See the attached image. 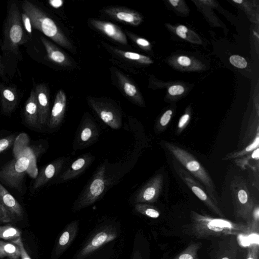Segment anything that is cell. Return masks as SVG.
<instances>
[{
  "instance_id": "cell-1",
  "label": "cell",
  "mask_w": 259,
  "mask_h": 259,
  "mask_svg": "<svg viewBox=\"0 0 259 259\" xmlns=\"http://www.w3.org/2000/svg\"><path fill=\"white\" fill-rule=\"evenodd\" d=\"M190 218V224L184 227L183 232L197 239L236 236L246 234L251 231L246 224L214 218L192 210Z\"/></svg>"
},
{
  "instance_id": "cell-2",
  "label": "cell",
  "mask_w": 259,
  "mask_h": 259,
  "mask_svg": "<svg viewBox=\"0 0 259 259\" xmlns=\"http://www.w3.org/2000/svg\"><path fill=\"white\" fill-rule=\"evenodd\" d=\"M21 6L22 12L30 18L32 28L42 32L61 47L73 53L75 52L74 47L70 40L40 7L28 1H23Z\"/></svg>"
},
{
  "instance_id": "cell-3",
  "label": "cell",
  "mask_w": 259,
  "mask_h": 259,
  "mask_svg": "<svg viewBox=\"0 0 259 259\" xmlns=\"http://www.w3.org/2000/svg\"><path fill=\"white\" fill-rule=\"evenodd\" d=\"M163 145L186 170L203 185L209 196L218 204L217 192L212 179L199 161L187 150L172 143L164 141Z\"/></svg>"
},
{
  "instance_id": "cell-4",
  "label": "cell",
  "mask_w": 259,
  "mask_h": 259,
  "mask_svg": "<svg viewBox=\"0 0 259 259\" xmlns=\"http://www.w3.org/2000/svg\"><path fill=\"white\" fill-rule=\"evenodd\" d=\"M28 38L22 24L19 8L16 3L11 2L8 7L3 25L2 50L17 55L20 46L26 43Z\"/></svg>"
},
{
  "instance_id": "cell-5",
  "label": "cell",
  "mask_w": 259,
  "mask_h": 259,
  "mask_svg": "<svg viewBox=\"0 0 259 259\" xmlns=\"http://www.w3.org/2000/svg\"><path fill=\"white\" fill-rule=\"evenodd\" d=\"M234 214L237 220H242L249 226L251 212L256 203L249 191L246 180L235 176L230 184Z\"/></svg>"
},
{
  "instance_id": "cell-6",
  "label": "cell",
  "mask_w": 259,
  "mask_h": 259,
  "mask_svg": "<svg viewBox=\"0 0 259 259\" xmlns=\"http://www.w3.org/2000/svg\"><path fill=\"white\" fill-rule=\"evenodd\" d=\"M87 102L100 119L109 127L117 130L121 126V111L119 106L106 97L88 96Z\"/></svg>"
},
{
  "instance_id": "cell-7",
  "label": "cell",
  "mask_w": 259,
  "mask_h": 259,
  "mask_svg": "<svg viewBox=\"0 0 259 259\" xmlns=\"http://www.w3.org/2000/svg\"><path fill=\"white\" fill-rule=\"evenodd\" d=\"M106 167L102 165L97 170L91 181L74 203V212L88 207L96 201L103 193L106 185Z\"/></svg>"
},
{
  "instance_id": "cell-8",
  "label": "cell",
  "mask_w": 259,
  "mask_h": 259,
  "mask_svg": "<svg viewBox=\"0 0 259 259\" xmlns=\"http://www.w3.org/2000/svg\"><path fill=\"white\" fill-rule=\"evenodd\" d=\"M118 234L117 229L111 225L100 228L77 251L74 259H85L103 245L115 240Z\"/></svg>"
},
{
  "instance_id": "cell-9",
  "label": "cell",
  "mask_w": 259,
  "mask_h": 259,
  "mask_svg": "<svg viewBox=\"0 0 259 259\" xmlns=\"http://www.w3.org/2000/svg\"><path fill=\"white\" fill-rule=\"evenodd\" d=\"M14 154V158L0 170V178L10 187L20 189L22 181L29 168L30 161L23 155Z\"/></svg>"
},
{
  "instance_id": "cell-10",
  "label": "cell",
  "mask_w": 259,
  "mask_h": 259,
  "mask_svg": "<svg viewBox=\"0 0 259 259\" xmlns=\"http://www.w3.org/2000/svg\"><path fill=\"white\" fill-rule=\"evenodd\" d=\"M172 165L176 172L182 181L191 190L192 192L200 199L212 212L221 218L224 214L207 193L201 184L192 176L184 168L181 167L175 161H172Z\"/></svg>"
},
{
  "instance_id": "cell-11",
  "label": "cell",
  "mask_w": 259,
  "mask_h": 259,
  "mask_svg": "<svg viewBox=\"0 0 259 259\" xmlns=\"http://www.w3.org/2000/svg\"><path fill=\"white\" fill-rule=\"evenodd\" d=\"M111 71L115 85L122 95L133 104L142 105V97L134 81L116 68L112 67Z\"/></svg>"
},
{
  "instance_id": "cell-12",
  "label": "cell",
  "mask_w": 259,
  "mask_h": 259,
  "mask_svg": "<svg viewBox=\"0 0 259 259\" xmlns=\"http://www.w3.org/2000/svg\"><path fill=\"white\" fill-rule=\"evenodd\" d=\"M163 181L162 173L153 176L136 194V203H152L156 201L162 193Z\"/></svg>"
},
{
  "instance_id": "cell-13",
  "label": "cell",
  "mask_w": 259,
  "mask_h": 259,
  "mask_svg": "<svg viewBox=\"0 0 259 259\" xmlns=\"http://www.w3.org/2000/svg\"><path fill=\"white\" fill-rule=\"evenodd\" d=\"M103 13L110 18L131 26H138L142 21L140 14L124 7H107L103 9Z\"/></svg>"
},
{
  "instance_id": "cell-14",
  "label": "cell",
  "mask_w": 259,
  "mask_h": 259,
  "mask_svg": "<svg viewBox=\"0 0 259 259\" xmlns=\"http://www.w3.org/2000/svg\"><path fill=\"white\" fill-rule=\"evenodd\" d=\"M78 226V221L75 220L65 227L56 242L51 259H58L70 246L77 235Z\"/></svg>"
},
{
  "instance_id": "cell-15",
  "label": "cell",
  "mask_w": 259,
  "mask_h": 259,
  "mask_svg": "<svg viewBox=\"0 0 259 259\" xmlns=\"http://www.w3.org/2000/svg\"><path fill=\"white\" fill-rule=\"evenodd\" d=\"M90 24L114 41L122 45H127L128 41L125 32L118 25L108 21L95 18L89 20Z\"/></svg>"
},
{
  "instance_id": "cell-16",
  "label": "cell",
  "mask_w": 259,
  "mask_h": 259,
  "mask_svg": "<svg viewBox=\"0 0 259 259\" xmlns=\"http://www.w3.org/2000/svg\"><path fill=\"white\" fill-rule=\"evenodd\" d=\"M28 136L24 133L19 135L16 139L13 148L14 153H18L27 157L30 161L27 172L30 176L35 178L37 175L36 158L32 150L28 146Z\"/></svg>"
},
{
  "instance_id": "cell-17",
  "label": "cell",
  "mask_w": 259,
  "mask_h": 259,
  "mask_svg": "<svg viewBox=\"0 0 259 259\" xmlns=\"http://www.w3.org/2000/svg\"><path fill=\"white\" fill-rule=\"evenodd\" d=\"M0 204L6 210L12 222L20 220L23 210L15 198L0 184Z\"/></svg>"
},
{
  "instance_id": "cell-18",
  "label": "cell",
  "mask_w": 259,
  "mask_h": 259,
  "mask_svg": "<svg viewBox=\"0 0 259 259\" xmlns=\"http://www.w3.org/2000/svg\"><path fill=\"white\" fill-rule=\"evenodd\" d=\"M34 91L38 105L39 123L45 125L48 122L50 110L49 89L45 83H39L36 85Z\"/></svg>"
},
{
  "instance_id": "cell-19",
  "label": "cell",
  "mask_w": 259,
  "mask_h": 259,
  "mask_svg": "<svg viewBox=\"0 0 259 259\" xmlns=\"http://www.w3.org/2000/svg\"><path fill=\"white\" fill-rule=\"evenodd\" d=\"M41 41L46 50L48 59L56 65L62 67H70L73 62L70 57L52 41L44 37Z\"/></svg>"
},
{
  "instance_id": "cell-20",
  "label": "cell",
  "mask_w": 259,
  "mask_h": 259,
  "mask_svg": "<svg viewBox=\"0 0 259 259\" xmlns=\"http://www.w3.org/2000/svg\"><path fill=\"white\" fill-rule=\"evenodd\" d=\"M67 105V97L64 91L59 90L55 96L54 105L48 120V125L50 128H55L61 123L65 112Z\"/></svg>"
},
{
  "instance_id": "cell-21",
  "label": "cell",
  "mask_w": 259,
  "mask_h": 259,
  "mask_svg": "<svg viewBox=\"0 0 259 259\" xmlns=\"http://www.w3.org/2000/svg\"><path fill=\"white\" fill-rule=\"evenodd\" d=\"M102 44L113 56L128 62L142 64H148L152 63V61L147 56L135 52L120 50L104 41H102Z\"/></svg>"
},
{
  "instance_id": "cell-22",
  "label": "cell",
  "mask_w": 259,
  "mask_h": 259,
  "mask_svg": "<svg viewBox=\"0 0 259 259\" xmlns=\"http://www.w3.org/2000/svg\"><path fill=\"white\" fill-rule=\"evenodd\" d=\"M63 163L64 160L59 159L46 166L37 176L33 188L37 189L46 184L61 170Z\"/></svg>"
},
{
  "instance_id": "cell-23",
  "label": "cell",
  "mask_w": 259,
  "mask_h": 259,
  "mask_svg": "<svg viewBox=\"0 0 259 259\" xmlns=\"http://www.w3.org/2000/svg\"><path fill=\"white\" fill-rule=\"evenodd\" d=\"M98 135V131L95 123L88 117L82 124L77 141L81 146H86L94 142Z\"/></svg>"
},
{
  "instance_id": "cell-24",
  "label": "cell",
  "mask_w": 259,
  "mask_h": 259,
  "mask_svg": "<svg viewBox=\"0 0 259 259\" xmlns=\"http://www.w3.org/2000/svg\"><path fill=\"white\" fill-rule=\"evenodd\" d=\"M2 108L5 113H10L16 108L18 101L16 90L9 86L0 84Z\"/></svg>"
},
{
  "instance_id": "cell-25",
  "label": "cell",
  "mask_w": 259,
  "mask_h": 259,
  "mask_svg": "<svg viewBox=\"0 0 259 259\" xmlns=\"http://www.w3.org/2000/svg\"><path fill=\"white\" fill-rule=\"evenodd\" d=\"M93 160L92 156L90 154H84L79 157L61 175V180L66 181L75 178L84 171Z\"/></svg>"
},
{
  "instance_id": "cell-26",
  "label": "cell",
  "mask_w": 259,
  "mask_h": 259,
  "mask_svg": "<svg viewBox=\"0 0 259 259\" xmlns=\"http://www.w3.org/2000/svg\"><path fill=\"white\" fill-rule=\"evenodd\" d=\"M26 122L30 126H36L39 123L38 108L34 89H32L24 108Z\"/></svg>"
},
{
  "instance_id": "cell-27",
  "label": "cell",
  "mask_w": 259,
  "mask_h": 259,
  "mask_svg": "<svg viewBox=\"0 0 259 259\" xmlns=\"http://www.w3.org/2000/svg\"><path fill=\"white\" fill-rule=\"evenodd\" d=\"M259 147V128L255 133L254 139L251 143L243 149L238 151L227 154L224 159L230 160L241 158L251 153L254 150Z\"/></svg>"
},
{
  "instance_id": "cell-28",
  "label": "cell",
  "mask_w": 259,
  "mask_h": 259,
  "mask_svg": "<svg viewBox=\"0 0 259 259\" xmlns=\"http://www.w3.org/2000/svg\"><path fill=\"white\" fill-rule=\"evenodd\" d=\"M6 257L9 259H19V248L14 243L0 241V258Z\"/></svg>"
},
{
  "instance_id": "cell-29",
  "label": "cell",
  "mask_w": 259,
  "mask_h": 259,
  "mask_svg": "<svg viewBox=\"0 0 259 259\" xmlns=\"http://www.w3.org/2000/svg\"><path fill=\"white\" fill-rule=\"evenodd\" d=\"M201 247L200 242H191L174 259H198V252Z\"/></svg>"
},
{
  "instance_id": "cell-30",
  "label": "cell",
  "mask_w": 259,
  "mask_h": 259,
  "mask_svg": "<svg viewBox=\"0 0 259 259\" xmlns=\"http://www.w3.org/2000/svg\"><path fill=\"white\" fill-rule=\"evenodd\" d=\"M135 208L139 213L152 219L158 218L160 214L159 211L155 206L148 203H136Z\"/></svg>"
},
{
  "instance_id": "cell-31",
  "label": "cell",
  "mask_w": 259,
  "mask_h": 259,
  "mask_svg": "<svg viewBox=\"0 0 259 259\" xmlns=\"http://www.w3.org/2000/svg\"><path fill=\"white\" fill-rule=\"evenodd\" d=\"M21 237V231L10 225L0 226V239L15 240Z\"/></svg>"
},
{
  "instance_id": "cell-32",
  "label": "cell",
  "mask_w": 259,
  "mask_h": 259,
  "mask_svg": "<svg viewBox=\"0 0 259 259\" xmlns=\"http://www.w3.org/2000/svg\"><path fill=\"white\" fill-rule=\"evenodd\" d=\"M172 111L171 110L166 111L161 116L156 128L158 132H162L167 127L170 121Z\"/></svg>"
},
{
  "instance_id": "cell-33",
  "label": "cell",
  "mask_w": 259,
  "mask_h": 259,
  "mask_svg": "<svg viewBox=\"0 0 259 259\" xmlns=\"http://www.w3.org/2000/svg\"><path fill=\"white\" fill-rule=\"evenodd\" d=\"M236 245L226 247L221 251L217 259H236L237 256Z\"/></svg>"
},
{
  "instance_id": "cell-34",
  "label": "cell",
  "mask_w": 259,
  "mask_h": 259,
  "mask_svg": "<svg viewBox=\"0 0 259 259\" xmlns=\"http://www.w3.org/2000/svg\"><path fill=\"white\" fill-rule=\"evenodd\" d=\"M259 223V206L258 203H255L251 212L250 221L249 227L251 231L258 230Z\"/></svg>"
},
{
  "instance_id": "cell-35",
  "label": "cell",
  "mask_w": 259,
  "mask_h": 259,
  "mask_svg": "<svg viewBox=\"0 0 259 259\" xmlns=\"http://www.w3.org/2000/svg\"><path fill=\"white\" fill-rule=\"evenodd\" d=\"M125 33L133 42L141 48H146L150 45L149 42L146 39L139 37L129 31L125 30Z\"/></svg>"
},
{
  "instance_id": "cell-36",
  "label": "cell",
  "mask_w": 259,
  "mask_h": 259,
  "mask_svg": "<svg viewBox=\"0 0 259 259\" xmlns=\"http://www.w3.org/2000/svg\"><path fill=\"white\" fill-rule=\"evenodd\" d=\"M190 119L189 113H186L180 118L177 127V134H181L187 126Z\"/></svg>"
},
{
  "instance_id": "cell-37",
  "label": "cell",
  "mask_w": 259,
  "mask_h": 259,
  "mask_svg": "<svg viewBox=\"0 0 259 259\" xmlns=\"http://www.w3.org/2000/svg\"><path fill=\"white\" fill-rule=\"evenodd\" d=\"M230 63L234 66L239 68H244L247 66V61L246 60L238 55H232L230 58Z\"/></svg>"
},
{
  "instance_id": "cell-38",
  "label": "cell",
  "mask_w": 259,
  "mask_h": 259,
  "mask_svg": "<svg viewBox=\"0 0 259 259\" xmlns=\"http://www.w3.org/2000/svg\"><path fill=\"white\" fill-rule=\"evenodd\" d=\"M246 259H259V247L258 243L252 244L249 246Z\"/></svg>"
},
{
  "instance_id": "cell-39",
  "label": "cell",
  "mask_w": 259,
  "mask_h": 259,
  "mask_svg": "<svg viewBox=\"0 0 259 259\" xmlns=\"http://www.w3.org/2000/svg\"><path fill=\"white\" fill-rule=\"evenodd\" d=\"M22 22L25 31L30 36L32 32V27L29 16L24 12L21 13Z\"/></svg>"
},
{
  "instance_id": "cell-40",
  "label": "cell",
  "mask_w": 259,
  "mask_h": 259,
  "mask_svg": "<svg viewBox=\"0 0 259 259\" xmlns=\"http://www.w3.org/2000/svg\"><path fill=\"white\" fill-rule=\"evenodd\" d=\"M11 242L18 246L20 252L21 259H31L24 247L21 237Z\"/></svg>"
},
{
  "instance_id": "cell-41",
  "label": "cell",
  "mask_w": 259,
  "mask_h": 259,
  "mask_svg": "<svg viewBox=\"0 0 259 259\" xmlns=\"http://www.w3.org/2000/svg\"><path fill=\"white\" fill-rule=\"evenodd\" d=\"M14 140L13 136L7 137L0 140V153L7 149Z\"/></svg>"
},
{
  "instance_id": "cell-42",
  "label": "cell",
  "mask_w": 259,
  "mask_h": 259,
  "mask_svg": "<svg viewBox=\"0 0 259 259\" xmlns=\"http://www.w3.org/2000/svg\"><path fill=\"white\" fill-rule=\"evenodd\" d=\"M184 92V88L180 85H175L170 87L168 89V93L172 96L181 95Z\"/></svg>"
},
{
  "instance_id": "cell-43",
  "label": "cell",
  "mask_w": 259,
  "mask_h": 259,
  "mask_svg": "<svg viewBox=\"0 0 259 259\" xmlns=\"http://www.w3.org/2000/svg\"><path fill=\"white\" fill-rule=\"evenodd\" d=\"M12 221L8 213L0 204V223H10Z\"/></svg>"
},
{
  "instance_id": "cell-44",
  "label": "cell",
  "mask_w": 259,
  "mask_h": 259,
  "mask_svg": "<svg viewBox=\"0 0 259 259\" xmlns=\"http://www.w3.org/2000/svg\"><path fill=\"white\" fill-rule=\"evenodd\" d=\"M178 63L184 66H188L191 64L190 59L186 56H180L178 59Z\"/></svg>"
},
{
  "instance_id": "cell-45",
  "label": "cell",
  "mask_w": 259,
  "mask_h": 259,
  "mask_svg": "<svg viewBox=\"0 0 259 259\" xmlns=\"http://www.w3.org/2000/svg\"><path fill=\"white\" fill-rule=\"evenodd\" d=\"M131 259H144L141 251L134 246Z\"/></svg>"
},
{
  "instance_id": "cell-46",
  "label": "cell",
  "mask_w": 259,
  "mask_h": 259,
  "mask_svg": "<svg viewBox=\"0 0 259 259\" xmlns=\"http://www.w3.org/2000/svg\"><path fill=\"white\" fill-rule=\"evenodd\" d=\"M63 1L62 0H51L49 1V5L54 8L58 9L63 5Z\"/></svg>"
},
{
  "instance_id": "cell-47",
  "label": "cell",
  "mask_w": 259,
  "mask_h": 259,
  "mask_svg": "<svg viewBox=\"0 0 259 259\" xmlns=\"http://www.w3.org/2000/svg\"><path fill=\"white\" fill-rule=\"evenodd\" d=\"M0 75L1 77L5 79L6 76V69L5 67L3 62V60L2 56L0 55Z\"/></svg>"
},
{
  "instance_id": "cell-48",
  "label": "cell",
  "mask_w": 259,
  "mask_h": 259,
  "mask_svg": "<svg viewBox=\"0 0 259 259\" xmlns=\"http://www.w3.org/2000/svg\"><path fill=\"white\" fill-rule=\"evenodd\" d=\"M176 30L186 33L188 30V29L186 26L184 25H180L177 28Z\"/></svg>"
},
{
  "instance_id": "cell-49",
  "label": "cell",
  "mask_w": 259,
  "mask_h": 259,
  "mask_svg": "<svg viewBox=\"0 0 259 259\" xmlns=\"http://www.w3.org/2000/svg\"><path fill=\"white\" fill-rule=\"evenodd\" d=\"M169 2L173 6L176 7L178 5L179 0H169Z\"/></svg>"
},
{
  "instance_id": "cell-50",
  "label": "cell",
  "mask_w": 259,
  "mask_h": 259,
  "mask_svg": "<svg viewBox=\"0 0 259 259\" xmlns=\"http://www.w3.org/2000/svg\"><path fill=\"white\" fill-rule=\"evenodd\" d=\"M233 1L239 4H241L243 2L242 0H233Z\"/></svg>"
}]
</instances>
